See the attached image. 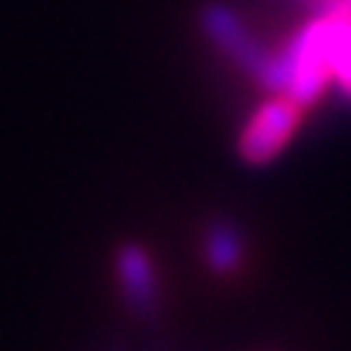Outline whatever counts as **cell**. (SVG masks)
<instances>
[{"mask_svg":"<svg viewBox=\"0 0 351 351\" xmlns=\"http://www.w3.org/2000/svg\"><path fill=\"white\" fill-rule=\"evenodd\" d=\"M302 121V103L289 97H277L258 109L249 119L243 137H239V153L252 165H265L286 146V140L295 134Z\"/></svg>","mask_w":351,"mask_h":351,"instance_id":"6da1fadb","label":"cell"},{"mask_svg":"<svg viewBox=\"0 0 351 351\" xmlns=\"http://www.w3.org/2000/svg\"><path fill=\"white\" fill-rule=\"evenodd\" d=\"M121 277H125V286L134 302L146 305L149 295H153V271H149L140 249H125V255H121Z\"/></svg>","mask_w":351,"mask_h":351,"instance_id":"7a4b0ae2","label":"cell"},{"mask_svg":"<svg viewBox=\"0 0 351 351\" xmlns=\"http://www.w3.org/2000/svg\"><path fill=\"white\" fill-rule=\"evenodd\" d=\"M208 255H212L215 267H230L237 261V239L230 233H215L212 245H208Z\"/></svg>","mask_w":351,"mask_h":351,"instance_id":"3957f363","label":"cell"},{"mask_svg":"<svg viewBox=\"0 0 351 351\" xmlns=\"http://www.w3.org/2000/svg\"><path fill=\"white\" fill-rule=\"evenodd\" d=\"M305 3L317 10V16H342V19H351V0H305Z\"/></svg>","mask_w":351,"mask_h":351,"instance_id":"277c9868","label":"cell"}]
</instances>
